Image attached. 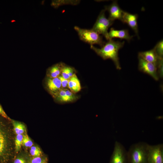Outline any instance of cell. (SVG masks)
<instances>
[{
  "instance_id": "cell-1",
  "label": "cell",
  "mask_w": 163,
  "mask_h": 163,
  "mask_svg": "<svg viewBox=\"0 0 163 163\" xmlns=\"http://www.w3.org/2000/svg\"><path fill=\"white\" fill-rule=\"evenodd\" d=\"M6 120L0 115V163H8L13 155L12 129Z\"/></svg>"
},
{
  "instance_id": "cell-2",
  "label": "cell",
  "mask_w": 163,
  "mask_h": 163,
  "mask_svg": "<svg viewBox=\"0 0 163 163\" xmlns=\"http://www.w3.org/2000/svg\"><path fill=\"white\" fill-rule=\"evenodd\" d=\"M124 43V41H115L112 39L105 43L101 48H97L93 45L90 46V48L103 59H111L114 63L117 69L120 70L121 68L118 57V51L123 47Z\"/></svg>"
},
{
  "instance_id": "cell-3",
  "label": "cell",
  "mask_w": 163,
  "mask_h": 163,
  "mask_svg": "<svg viewBox=\"0 0 163 163\" xmlns=\"http://www.w3.org/2000/svg\"><path fill=\"white\" fill-rule=\"evenodd\" d=\"M149 145V144L144 142L132 145L127 152L128 163H148Z\"/></svg>"
},
{
  "instance_id": "cell-4",
  "label": "cell",
  "mask_w": 163,
  "mask_h": 163,
  "mask_svg": "<svg viewBox=\"0 0 163 163\" xmlns=\"http://www.w3.org/2000/svg\"><path fill=\"white\" fill-rule=\"evenodd\" d=\"M74 29L77 32L80 39L90 46L97 44L102 47L105 43L102 37L91 29L82 28L77 26H75Z\"/></svg>"
},
{
  "instance_id": "cell-5",
  "label": "cell",
  "mask_w": 163,
  "mask_h": 163,
  "mask_svg": "<svg viewBox=\"0 0 163 163\" xmlns=\"http://www.w3.org/2000/svg\"><path fill=\"white\" fill-rule=\"evenodd\" d=\"M105 9L102 10L91 29L99 34H102L107 40H109L108 29L113 24V21L107 18L105 15Z\"/></svg>"
},
{
  "instance_id": "cell-6",
  "label": "cell",
  "mask_w": 163,
  "mask_h": 163,
  "mask_svg": "<svg viewBox=\"0 0 163 163\" xmlns=\"http://www.w3.org/2000/svg\"><path fill=\"white\" fill-rule=\"evenodd\" d=\"M148 163H163V145H149L148 155Z\"/></svg>"
},
{
  "instance_id": "cell-7",
  "label": "cell",
  "mask_w": 163,
  "mask_h": 163,
  "mask_svg": "<svg viewBox=\"0 0 163 163\" xmlns=\"http://www.w3.org/2000/svg\"><path fill=\"white\" fill-rule=\"evenodd\" d=\"M127 152L124 146L116 141L110 163H127Z\"/></svg>"
},
{
  "instance_id": "cell-8",
  "label": "cell",
  "mask_w": 163,
  "mask_h": 163,
  "mask_svg": "<svg viewBox=\"0 0 163 163\" xmlns=\"http://www.w3.org/2000/svg\"><path fill=\"white\" fill-rule=\"evenodd\" d=\"M138 58L139 70L149 75L155 80L158 81L159 77L157 66L153 63L146 61L139 56H138Z\"/></svg>"
},
{
  "instance_id": "cell-9",
  "label": "cell",
  "mask_w": 163,
  "mask_h": 163,
  "mask_svg": "<svg viewBox=\"0 0 163 163\" xmlns=\"http://www.w3.org/2000/svg\"><path fill=\"white\" fill-rule=\"evenodd\" d=\"M104 9L109 13L108 18L110 20L114 21L118 19L122 21L124 11L120 8L117 1H113L109 5L105 6Z\"/></svg>"
},
{
  "instance_id": "cell-10",
  "label": "cell",
  "mask_w": 163,
  "mask_h": 163,
  "mask_svg": "<svg viewBox=\"0 0 163 163\" xmlns=\"http://www.w3.org/2000/svg\"><path fill=\"white\" fill-rule=\"evenodd\" d=\"M56 98L59 102L66 103L76 101L78 97L68 89L62 88L56 94Z\"/></svg>"
},
{
  "instance_id": "cell-11",
  "label": "cell",
  "mask_w": 163,
  "mask_h": 163,
  "mask_svg": "<svg viewBox=\"0 0 163 163\" xmlns=\"http://www.w3.org/2000/svg\"><path fill=\"white\" fill-rule=\"evenodd\" d=\"M138 15L133 14L124 11L123 16L122 22L126 23L134 31L138 37V30L137 24Z\"/></svg>"
},
{
  "instance_id": "cell-12",
  "label": "cell",
  "mask_w": 163,
  "mask_h": 163,
  "mask_svg": "<svg viewBox=\"0 0 163 163\" xmlns=\"http://www.w3.org/2000/svg\"><path fill=\"white\" fill-rule=\"evenodd\" d=\"M138 56L147 62L154 64L156 66L159 59L163 58L158 56L154 48L148 51L139 53Z\"/></svg>"
},
{
  "instance_id": "cell-13",
  "label": "cell",
  "mask_w": 163,
  "mask_h": 163,
  "mask_svg": "<svg viewBox=\"0 0 163 163\" xmlns=\"http://www.w3.org/2000/svg\"><path fill=\"white\" fill-rule=\"evenodd\" d=\"M109 40L113 38H118L121 39H125L129 42L132 38L133 36L129 34L128 30L126 29L121 30H115L112 28L108 33Z\"/></svg>"
},
{
  "instance_id": "cell-14",
  "label": "cell",
  "mask_w": 163,
  "mask_h": 163,
  "mask_svg": "<svg viewBox=\"0 0 163 163\" xmlns=\"http://www.w3.org/2000/svg\"><path fill=\"white\" fill-rule=\"evenodd\" d=\"M48 89L52 93L56 95L61 89L62 87L60 80L58 78H49L46 82Z\"/></svg>"
},
{
  "instance_id": "cell-15",
  "label": "cell",
  "mask_w": 163,
  "mask_h": 163,
  "mask_svg": "<svg viewBox=\"0 0 163 163\" xmlns=\"http://www.w3.org/2000/svg\"><path fill=\"white\" fill-rule=\"evenodd\" d=\"M68 87L70 91L74 94L79 92L81 90L80 81L75 74L69 79Z\"/></svg>"
},
{
  "instance_id": "cell-16",
  "label": "cell",
  "mask_w": 163,
  "mask_h": 163,
  "mask_svg": "<svg viewBox=\"0 0 163 163\" xmlns=\"http://www.w3.org/2000/svg\"><path fill=\"white\" fill-rule=\"evenodd\" d=\"M75 70L73 67L67 66L63 63L61 74L65 79L69 80L75 74Z\"/></svg>"
},
{
  "instance_id": "cell-17",
  "label": "cell",
  "mask_w": 163,
  "mask_h": 163,
  "mask_svg": "<svg viewBox=\"0 0 163 163\" xmlns=\"http://www.w3.org/2000/svg\"><path fill=\"white\" fill-rule=\"evenodd\" d=\"M13 126V130L16 135L23 134L26 131V128L25 125L20 122L11 120Z\"/></svg>"
},
{
  "instance_id": "cell-18",
  "label": "cell",
  "mask_w": 163,
  "mask_h": 163,
  "mask_svg": "<svg viewBox=\"0 0 163 163\" xmlns=\"http://www.w3.org/2000/svg\"><path fill=\"white\" fill-rule=\"evenodd\" d=\"M80 1L74 0H60L52 1L51 5L55 8L64 5H76L79 3Z\"/></svg>"
},
{
  "instance_id": "cell-19",
  "label": "cell",
  "mask_w": 163,
  "mask_h": 163,
  "mask_svg": "<svg viewBox=\"0 0 163 163\" xmlns=\"http://www.w3.org/2000/svg\"><path fill=\"white\" fill-rule=\"evenodd\" d=\"M63 64V63H59L53 65L50 68L49 70L51 78H56L59 76Z\"/></svg>"
},
{
  "instance_id": "cell-20",
  "label": "cell",
  "mask_w": 163,
  "mask_h": 163,
  "mask_svg": "<svg viewBox=\"0 0 163 163\" xmlns=\"http://www.w3.org/2000/svg\"><path fill=\"white\" fill-rule=\"evenodd\" d=\"M23 134L16 135L14 140V148L15 152L18 153L21 149L22 145Z\"/></svg>"
},
{
  "instance_id": "cell-21",
  "label": "cell",
  "mask_w": 163,
  "mask_h": 163,
  "mask_svg": "<svg viewBox=\"0 0 163 163\" xmlns=\"http://www.w3.org/2000/svg\"><path fill=\"white\" fill-rule=\"evenodd\" d=\"M33 145V143L27 133L26 131L23 134L22 145L26 148H30Z\"/></svg>"
},
{
  "instance_id": "cell-22",
  "label": "cell",
  "mask_w": 163,
  "mask_h": 163,
  "mask_svg": "<svg viewBox=\"0 0 163 163\" xmlns=\"http://www.w3.org/2000/svg\"><path fill=\"white\" fill-rule=\"evenodd\" d=\"M30 153L32 157H37L42 156V151L40 148L36 146H32L30 148Z\"/></svg>"
},
{
  "instance_id": "cell-23",
  "label": "cell",
  "mask_w": 163,
  "mask_h": 163,
  "mask_svg": "<svg viewBox=\"0 0 163 163\" xmlns=\"http://www.w3.org/2000/svg\"><path fill=\"white\" fill-rule=\"evenodd\" d=\"M158 56L163 58V40L159 41L153 48Z\"/></svg>"
},
{
  "instance_id": "cell-24",
  "label": "cell",
  "mask_w": 163,
  "mask_h": 163,
  "mask_svg": "<svg viewBox=\"0 0 163 163\" xmlns=\"http://www.w3.org/2000/svg\"><path fill=\"white\" fill-rule=\"evenodd\" d=\"M47 157L42 156L37 157H32L29 159L28 163H47Z\"/></svg>"
},
{
  "instance_id": "cell-25",
  "label": "cell",
  "mask_w": 163,
  "mask_h": 163,
  "mask_svg": "<svg viewBox=\"0 0 163 163\" xmlns=\"http://www.w3.org/2000/svg\"><path fill=\"white\" fill-rule=\"evenodd\" d=\"M163 59H161L158 61L157 65V72L158 77L162 78L163 77Z\"/></svg>"
},
{
  "instance_id": "cell-26",
  "label": "cell",
  "mask_w": 163,
  "mask_h": 163,
  "mask_svg": "<svg viewBox=\"0 0 163 163\" xmlns=\"http://www.w3.org/2000/svg\"><path fill=\"white\" fill-rule=\"evenodd\" d=\"M29 160L23 156L19 155L15 159L13 163H28Z\"/></svg>"
},
{
  "instance_id": "cell-27",
  "label": "cell",
  "mask_w": 163,
  "mask_h": 163,
  "mask_svg": "<svg viewBox=\"0 0 163 163\" xmlns=\"http://www.w3.org/2000/svg\"><path fill=\"white\" fill-rule=\"evenodd\" d=\"M58 78L61 81L62 88H65L68 87L69 80L65 79L61 75H59Z\"/></svg>"
},
{
  "instance_id": "cell-28",
  "label": "cell",
  "mask_w": 163,
  "mask_h": 163,
  "mask_svg": "<svg viewBox=\"0 0 163 163\" xmlns=\"http://www.w3.org/2000/svg\"><path fill=\"white\" fill-rule=\"evenodd\" d=\"M0 115L5 119L9 121H11V119L7 115L3 109L2 106L0 104Z\"/></svg>"
}]
</instances>
